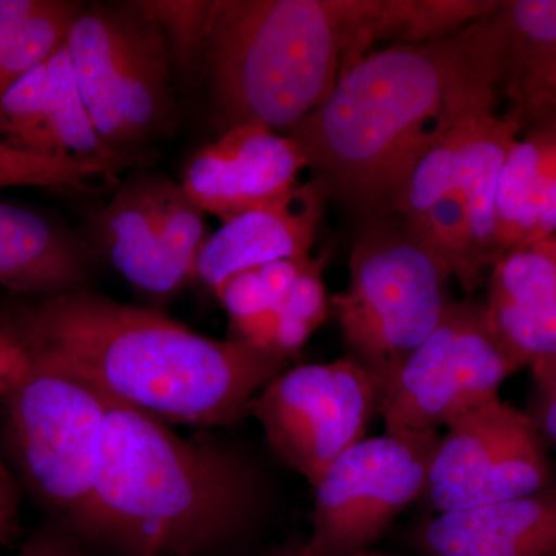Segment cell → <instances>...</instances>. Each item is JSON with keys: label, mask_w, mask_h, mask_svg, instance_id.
Instances as JSON below:
<instances>
[{"label": "cell", "mask_w": 556, "mask_h": 556, "mask_svg": "<svg viewBox=\"0 0 556 556\" xmlns=\"http://www.w3.org/2000/svg\"><path fill=\"white\" fill-rule=\"evenodd\" d=\"M486 16L445 38L369 51L285 135L358 222L391 217L416 156L457 124L495 112L503 67Z\"/></svg>", "instance_id": "6da1fadb"}, {"label": "cell", "mask_w": 556, "mask_h": 556, "mask_svg": "<svg viewBox=\"0 0 556 556\" xmlns=\"http://www.w3.org/2000/svg\"><path fill=\"white\" fill-rule=\"evenodd\" d=\"M3 309L30 356L169 426L237 422L288 364L281 354L206 338L93 289L21 298Z\"/></svg>", "instance_id": "7a4b0ae2"}, {"label": "cell", "mask_w": 556, "mask_h": 556, "mask_svg": "<svg viewBox=\"0 0 556 556\" xmlns=\"http://www.w3.org/2000/svg\"><path fill=\"white\" fill-rule=\"evenodd\" d=\"M263 508L258 470L217 439L110 401L79 536L116 556H223Z\"/></svg>", "instance_id": "3957f363"}, {"label": "cell", "mask_w": 556, "mask_h": 556, "mask_svg": "<svg viewBox=\"0 0 556 556\" xmlns=\"http://www.w3.org/2000/svg\"><path fill=\"white\" fill-rule=\"evenodd\" d=\"M413 0H217L204 58L226 130L280 135L316 112L372 43H408Z\"/></svg>", "instance_id": "277c9868"}, {"label": "cell", "mask_w": 556, "mask_h": 556, "mask_svg": "<svg viewBox=\"0 0 556 556\" xmlns=\"http://www.w3.org/2000/svg\"><path fill=\"white\" fill-rule=\"evenodd\" d=\"M448 266L396 217L361 223L350 283L329 298L351 358L382 388L433 332L450 302Z\"/></svg>", "instance_id": "5b68a950"}, {"label": "cell", "mask_w": 556, "mask_h": 556, "mask_svg": "<svg viewBox=\"0 0 556 556\" xmlns=\"http://www.w3.org/2000/svg\"><path fill=\"white\" fill-rule=\"evenodd\" d=\"M27 357L0 402L2 445L22 489L79 535L110 399L72 372Z\"/></svg>", "instance_id": "8992f818"}, {"label": "cell", "mask_w": 556, "mask_h": 556, "mask_svg": "<svg viewBox=\"0 0 556 556\" xmlns=\"http://www.w3.org/2000/svg\"><path fill=\"white\" fill-rule=\"evenodd\" d=\"M65 47L105 144L119 155L159 159L150 144L169 131L175 115L174 67L159 25L127 2L83 5Z\"/></svg>", "instance_id": "52a82bcc"}, {"label": "cell", "mask_w": 556, "mask_h": 556, "mask_svg": "<svg viewBox=\"0 0 556 556\" xmlns=\"http://www.w3.org/2000/svg\"><path fill=\"white\" fill-rule=\"evenodd\" d=\"M518 369L490 325L485 303L452 300L388 383L380 416L388 433H433L495 401Z\"/></svg>", "instance_id": "ba28073f"}, {"label": "cell", "mask_w": 556, "mask_h": 556, "mask_svg": "<svg viewBox=\"0 0 556 556\" xmlns=\"http://www.w3.org/2000/svg\"><path fill=\"white\" fill-rule=\"evenodd\" d=\"M380 405L378 379L348 357L285 369L263 388L249 413L262 424L274 452L314 486L364 439Z\"/></svg>", "instance_id": "9c48e42d"}, {"label": "cell", "mask_w": 556, "mask_h": 556, "mask_svg": "<svg viewBox=\"0 0 556 556\" xmlns=\"http://www.w3.org/2000/svg\"><path fill=\"white\" fill-rule=\"evenodd\" d=\"M433 433L362 439L318 479L309 544L316 556H354L426 492Z\"/></svg>", "instance_id": "30bf717a"}, {"label": "cell", "mask_w": 556, "mask_h": 556, "mask_svg": "<svg viewBox=\"0 0 556 556\" xmlns=\"http://www.w3.org/2000/svg\"><path fill=\"white\" fill-rule=\"evenodd\" d=\"M447 428L426 485L439 514L532 495L556 484L547 445L532 419L500 397Z\"/></svg>", "instance_id": "8fae6325"}, {"label": "cell", "mask_w": 556, "mask_h": 556, "mask_svg": "<svg viewBox=\"0 0 556 556\" xmlns=\"http://www.w3.org/2000/svg\"><path fill=\"white\" fill-rule=\"evenodd\" d=\"M306 167L291 138L248 124L199 150L186 166L181 186L204 214L226 223L283 199L298 188Z\"/></svg>", "instance_id": "7c38bea8"}, {"label": "cell", "mask_w": 556, "mask_h": 556, "mask_svg": "<svg viewBox=\"0 0 556 556\" xmlns=\"http://www.w3.org/2000/svg\"><path fill=\"white\" fill-rule=\"evenodd\" d=\"M328 199L327 186L313 178L276 203L223 223L201 249L193 281L214 292L240 270L309 255Z\"/></svg>", "instance_id": "4fadbf2b"}, {"label": "cell", "mask_w": 556, "mask_h": 556, "mask_svg": "<svg viewBox=\"0 0 556 556\" xmlns=\"http://www.w3.org/2000/svg\"><path fill=\"white\" fill-rule=\"evenodd\" d=\"M98 255L83 233L36 208L0 201V287L25 299L91 289Z\"/></svg>", "instance_id": "5bb4252c"}, {"label": "cell", "mask_w": 556, "mask_h": 556, "mask_svg": "<svg viewBox=\"0 0 556 556\" xmlns=\"http://www.w3.org/2000/svg\"><path fill=\"white\" fill-rule=\"evenodd\" d=\"M431 556H556V484L501 503L430 519Z\"/></svg>", "instance_id": "9a60e30c"}, {"label": "cell", "mask_w": 556, "mask_h": 556, "mask_svg": "<svg viewBox=\"0 0 556 556\" xmlns=\"http://www.w3.org/2000/svg\"><path fill=\"white\" fill-rule=\"evenodd\" d=\"M486 317L519 369L556 354V262L538 247L493 266Z\"/></svg>", "instance_id": "2e32d148"}, {"label": "cell", "mask_w": 556, "mask_h": 556, "mask_svg": "<svg viewBox=\"0 0 556 556\" xmlns=\"http://www.w3.org/2000/svg\"><path fill=\"white\" fill-rule=\"evenodd\" d=\"M98 257L110 263L139 294L155 300L174 298L193 281L167 251L150 217L144 178H134L91 217L86 233Z\"/></svg>", "instance_id": "e0dca14e"}, {"label": "cell", "mask_w": 556, "mask_h": 556, "mask_svg": "<svg viewBox=\"0 0 556 556\" xmlns=\"http://www.w3.org/2000/svg\"><path fill=\"white\" fill-rule=\"evenodd\" d=\"M525 127L495 113L468 121L459 148L457 192L466 200L471 232L482 258L493 269L501 260L496 247V190L501 170Z\"/></svg>", "instance_id": "ac0fdd59"}, {"label": "cell", "mask_w": 556, "mask_h": 556, "mask_svg": "<svg viewBox=\"0 0 556 556\" xmlns=\"http://www.w3.org/2000/svg\"><path fill=\"white\" fill-rule=\"evenodd\" d=\"M556 172V119L525 127L508 153L496 190V247L501 258L525 247L538 203Z\"/></svg>", "instance_id": "d6986e66"}, {"label": "cell", "mask_w": 556, "mask_h": 556, "mask_svg": "<svg viewBox=\"0 0 556 556\" xmlns=\"http://www.w3.org/2000/svg\"><path fill=\"white\" fill-rule=\"evenodd\" d=\"M47 105L51 131L67 159L109 161L124 167L148 166L155 161L119 155L105 144L80 94L65 43L47 61Z\"/></svg>", "instance_id": "ffe728a7"}, {"label": "cell", "mask_w": 556, "mask_h": 556, "mask_svg": "<svg viewBox=\"0 0 556 556\" xmlns=\"http://www.w3.org/2000/svg\"><path fill=\"white\" fill-rule=\"evenodd\" d=\"M471 119L457 124L424 149L399 182L391 201V217L401 219L409 230L422 225L438 201L457 192L460 141Z\"/></svg>", "instance_id": "44dd1931"}, {"label": "cell", "mask_w": 556, "mask_h": 556, "mask_svg": "<svg viewBox=\"0 0 556 556\" xmlns=\"http://www.w3.org/2000/svg\"><path fill=\"white\" fill-rule=\"evenodd\" d=\"M489 22L500 49L503 86L556 51V0L497 2Z\"/></svg>", "instance_id": "7402d4cb"}, {"label": "cell", "mask_w": 556, "mask_h": 556, "mask_svg": "<svg viewBox=\"0 0 556 556\" xmlns=\"http://www.w3.org/2000/svg\"><path fill=\"white\" fill-rule=\"evenodd\" d=\"M80 9L83 3L72 0H42L0 40V94L64 46Z\"/></svg>", "instance_id": "603a6c76"}, {"label": "cell", "mask_w": 556, "mask_h": 556, "mask_svg": "<svg viewBox=\"0 0 556 556\" xmlns=\"http://www.w3.org/2000/svg\"><path fill=\"white\" fill-rule=\"evenodd\" d=\"M0 141L31 155L67 159L50 127L47 62L0 94Z\"/></svg>", "instance_id": "cb8c5ba5"}, {"label": "cell", "mask_w": 556, "mask_h": 556, "mask_svg": "<svg viewBox=\"0 0 556 556\" xmlns=\"http://www.w3.org/2000/svg\"><path fill=\"white\" fill-rule=\"evenodd\" d=\"M412 232L448 266L452 277H456L467 292L481 285L489 265L471 232L463 193L453 192L438 201L422 225Z\"/></svg>", "instance_id": "d4e9b609"}, {"label": "cell", "mask_w": 556, "mask_h": 556, "mask_svg": "<svg viewBox=\"0 0 556 556\" xmlns=\"http://www.w3.org/2000/svg\"><path fill=\"white\" fill-rule=\"evenodd\" d=\"M155 22L169 47L172 67L181 78L204 70L214 2L207 0H137L127 2Z\"/></svg>", "instance_id": "484cf974"}, {"label": "cell", "mask_w": 556, "mask_h": 556, "mask_svg": "<svg viewBox=\"0 0 556 556\" xmlns=\"http://www.w3.org/2000/svg\"><path fill=\"white\" fill-rule=\"evenodd\" d=\"M150 217L167 251L195 276V263L206 243V219L181 182L166 177H144Z\"/></svg>", "instance_id": "4316f807"}, {"label": "cell", "mask_w": 556, "mask_h": 556, "mask_svg": "<svg viewBox=\"0 0 556 556\" xmlns=\"http://www.w3.org/2000/svg\"><path fill=\"white\" fill-rule=\"evenodd\" d=\"M127 169L101 160L50 159L21 152L0 141V189L16 186L64 188L94 177H113Z\"/></svg>", "instance_id": "83f0119b"}, {"label": "cell", "mask_w": 556, "mask_h": 556, "mask_svg": "<svg viewBox=\"0 0 556 556\" xmlns=\"http://www.w3.org/2000/svg\"><path fill=\"white\" fill-rule=\"evenodd\" d=\"M501 97L508 101L507 115L522 127L556 119V51L506 80Z\"/></svg>", "instance_id": "f1b7e54d"}, {"label": "cell", "mask_w": 556, "mask_h": 556, "mask_svg": "<svg viewBox=\"0 0 556 556\" xmlns=\"http://www.w3.org/2000/svg\"><path fill=\"white\" fill-rule=\"evenodd\" d=\"M324 268L325 257L311 260L281 305L288 314L302 318L314 329L320 327L329 314V298L321 276Z\"/></svg>", "instance_id": "f546056e"}, {"label": "cell", "mask_w": 556, "mask_h": 556, "mask_svg": "<svg viewBox=\"0 0 556 556\" xmlns=\"http://www.w3.org/2000/svg\"><path fill=\"white\" fill-rule=\"evenodd\" d=\"M530 369L533 393L527 415L532 419L544 444L556 452V354L540 358Z\"/></svg>", "instance_id": "4dcf8cb0"}, {"label": "cell", "mask_w": 556, "mask_h": 556, "mask_svg": "<svg viewBox=\"0 0 556 556\" xmlns=\"http://www.w3.org/2000/svg\"><path fill=\"white\" fill-rule=\"evenodd\" d=\"M215 298L232 318L254 316L274 306L257 269L240 270L214 289Z\"/></svg>", "instance_id": "1f68e13d"}, {"label": "cell", "mask_w": 556, "mask_h": 556, "mask_svg": "<svg viewBox=\"0 0 556 556\" xmlns=\"http://www.w3.org/2000/svg\"><path fill=\"white\" fill-rule=\"evenodd\" d=\"M14 556H98L89 544L61 522H43L22 538Z\"/></svg>", "instance_id": "d6a6232c"}, {"label": "cell", "mask_w": 556, "mask_h": 556, "mask_svg": "<svg viewBox=\"0 0 556 556\" xmlns=\"http://www.w3.org/2000/svg\"><path fill=\"white\" fill-rule=\"evenodd\" d=\"M20 479L0 460V547L22 540Z\"/></svg>", "instance_id": "836d02e7"}, {"label": "cell", "mask_w": 556, "mask_h": 556, "mask_svg": "<svg viewBox=\"0 0 556 556\" xmlns=\"http://www.w3.org/2000/svg\"><path fill=\"white\" fill-rule=\"evenodd\" d=\"M27 361V351L16 328L11 324L5 309L0 308V402L24 371Z\"/></svg>", "instance_id": "e575fe53"}, {"label": "cell", "mask_w": 556, "mask_h": 556, "mask_svg": "<svg viewBox=\"0 0 556 556\" xmlns=\"http://www.w3.org/2000/svg\"><path fill=\"white\" fill-rule=\"evenodd\" d=\"M311 260H313L311 255L280 258L257 268L263 287L268 292L270 303L274 306L283 305L285 299H287L291 288L294 287L300 274L308 268Z\"/></svg>", "instance_id": "d590c367"}, {"label": "cell", "mask_w": 556, "mask_h": 556, "mask_svg": "<svg viewBox=\"0 0 556 556\" xmlns=\"http://www.w3.org/2000/svg\"><path fill=\"white\" fill-rule=\"evenodd\" d=\"M281 316V306H270V308L254 314V316L243 318H232V325L236 338L239 342L248 343V345L258 348V350L274 351V340L278 320Z\"/></svg>", "instance_id": "8d00e7d4"}, {"label": "cell", "mask_w": 556, "mask_h": 556, "mask_svg": "<svg viewBox=\"0 0 556 556\" xmlns=\"http://www.w3.org/2000/svg\"><path fill=\"white\" fill-rule=\"evenodd\" d=\"M314 331L316 329L309 327L302 318L291 316L281 308L276 340H274V351L281 356L289 357L291 354L298 353L300 348L308 342Z\"/></svg>", "instance_id": "74e56055"}, {"label": "cell", "mask_w": 556, "mask_h": 556, "mask_svg": "<svg viewBox=\"0 0 556 556\" xmlns=\"http://www.w3.org/2000/svg\"><path fill=\"white\" fill-rule=\"evenodd\" d=\"M40 2L42 0H0V40L38 10Z\"/></svg>", "instance_id": "f35d334b"}, {"label": "cell", "mask_w": 556, "mask_h": 556, "mask_svg": "<svg viewBox=\"0 0 556 556\" xmlns=\"http://www.w3.org/2000/svg\"><path fill=\"white\" fill-rule=\"evenodd\" d=\"M263 556H316L309 541H289L283 546L276 547L274 551Z\"/></svg>", "instance_id": "ab89813d"}, {"label": "cell", "mask_w": 556, "mask_h": 556, "mask_svg": "<svg viewBox=\"0 0 556 556\" xmlns=\"http://www.w3.org/2000/svg\"><path fill=\"white\" fill-rule=\"evenodd\" d=\"M533 247H538L543 249L544 252H547L552 258L556 262V233L554 236L548 237V239L540 241V243L533 244Z\"/></svg>", "instance_id": "60d3db41"}, {"label": "cell", "mask_w": 556, "mask_h": 556, "mask_svg": "<svg viewBox=\"0 0 556 556\" xmlns=\"http://www.w3.org/2000/svg\"><path fill=\"white\" fill-rule=\"evenodd\" d=\"M356 556H369V555H356Z\"/></svg>", "instance_id": "b9f144b4"}]
</instances>
